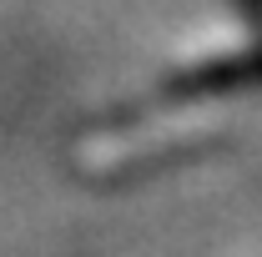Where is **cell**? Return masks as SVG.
<instances>
[{
  "mask_svg": "<svg viewBox=\"0 0 262 257\" xmlns=\"http://www.w3.org/2000/svg\"><path fill=\"white\" fill-rule=\"evenodd\" d=\"M242 10H247L252 20H262V0H242Z\"/></svg>",
  "mask_w": 262,
  "mask_h": 257,
  "instance_id": "obj_1",
  "label": "cell"
}]
</instances>
